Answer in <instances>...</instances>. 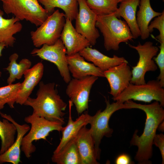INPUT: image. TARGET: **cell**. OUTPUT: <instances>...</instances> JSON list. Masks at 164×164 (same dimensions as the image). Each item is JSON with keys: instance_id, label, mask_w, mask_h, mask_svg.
<instances>
[{"instance_id": "obj_1", "label": "cell", "mask_w": 164, "mask_h": 164, "mask_svg": "<svg viewBox=\"0 0 164 164\" xmlns=\"http://www.w3.org/2000/svg\"><path fill=\"white\" fill-rule=\"evenodd\" d=\"M124 103L127 109H138L144 111L146 115L145 126L142 134H137L136 130L130 141L131 145L136 146L138 150L135 159L139 164H150V159L153 154V139L156 135L159 125L164 120V110L157 101H155L149 104H142L134 102L132 100Z\"/></svg>"}, {"instance_id": "obj_2", "label": "cell", "mask_w": 164, "mask_h": 164, "mask_svg": "<svg viewBox=\"0 0 164 164\" xmlns=\"http://www.w3.org/2000/svg\"><path fill=\"white\" fill-rule=\"evenodd\" d=\"M39 88L36 93V97H29L23 105L31 107L33 113L52 121H59L65 123L63 112L67 104L58 94L55 84L50 83L45 84L39 83Z\"/></svg>"}, {"instance_id": "obj_3", "label": "cell", "mask_w": 164, "mask_h": 164, "mask_svg": "<svg viewBox=\"0 0 164 164\" xmlns=\"http://www.w3.org/2000/svg\"><path fill=\"white\" fill-rule=\"evenodd\" d=\"M96 26L102 34L104 46L107 51H117L120 43L133 39L126 22L118 18L114 13L97 15Z\"/></svg>"}, {"instance_id": "obj_4", "label": "cell", "mask_w": 164, "mask_h": 164, "mask_svg": "<svg viewBox=\"0 0 164 164\" xmlns=\"http://www.w3.org/2000/svg\"><path fill=\"white\" fill-rule=\"evenodd\" d=\"M24 121L31 125L29 131L23 138L21 147V150L27 158H30L36 150L33 144L34 141L46 140L50 132L53 131L62 132L64 128L63 126L64 123L49 121L33 113L25 117Z\"/></svg>"}, {"instance_id": "obj_5", "label": "cell", "mask_w": 164, "mask_h": 164, "mask_svg": "<svg viewBox=\"0 0 164 164\" xmlns=\"http://www.w3.org/2000/svg\"><path fill=\"white\" fill-rule=\"evenodd\" d=\"M4 12L20 21L25 20L36 26H39L49 15L38 0H0Z\"/></svg>"}, {"instance_id": "obj_6", "label": "cell", "mask_w": 164, "mask_h": 164, "mask_svg": "<svg viewBox=\"0 0 164 164\" xmlns=\"http://www.w3.org/2000/svg\"><path fill=\"white\" fill-rule=\"evenodd\" d=\"M106 107L102 111L99 110L94 115H90L89 124V129L93 139L97 153L98 160L100 159L101 150L100 145L103 137H110L113 132L109 125V121L112 114L118 110L127 109L124 103L118 101L110 103L109 100L105 99Z\"/></svg>"}, {"instance_id": "obj_7", "label": "cell", "mask_w": 164, "mask_h": 164, "mask_svg": "<svg viewBox=\"0 0 164 164\" xmlns=\"http://www.w3.org/2000/svg\"><path fill=\"white\" fill-rule=\"evenodd\" d=\"M114 101L122 103L129 100L150 103L155 100L164 106V89L158 80H152L144 84L130 83L121 94L112 98Z\"/></svg>"}, {"instance_id": "obj_8", "label": "cell", "mask_w": 164, "mask_h": 164, "mask_svg": "<svg viewBox=\"0 0 164 164\" xmlns=\"http://www.w3.org/2000/svg\"><path fill=\"white\" fill-rule=\"evenodd\" d=\"M66 21L64 13L56 9L49 15L34 31L30 32L34 46L39 47L43 44H54L60 38Z\"/></svg>"}, {"instance_id": "obj_9", "label": "cell", "mask_w": 164, "mask_h": 164, "mask_svg": "<svg viewBox=\"0 0 164 164\" xmlns=\"http://www.w3.org/2000/svg\"><path fill=\"white\" fill-rule=\"evenodd\" d=\"M128 45L135 50L139 56L136 65L132 67L130 83L136 85L144 84L146 83L145 77L146 72L154 71L157 69L158 67L153 58L157 55L159 49L150 41L146 42L143 44L139 43L136 46L130 44Z\"/></svg>"}, {"instance_id": "obj_10", "label": "cell", "mask_w": 164, "mask_h": 164, "mask_svg": "<svg viewBox=\"0 0 164 164\" xmlns=\"http://www.w3.org/2000/svg\"><path fill=\"white\" fill-rule=\"evenodd\" d=\"M31 54L54 63L66 83H68L71 80L66 58V49L60 38L53 45L44 44L40 49H33Z\"/></svg>"}, {"instance_id": "obj_11", "label": "cell", "mask_w": 164, "mask_h": 164, "mask_svg": "<svg viewBox=\"0 0 164 164\" xmlns=\"http://www.w3.org/2000/svg\"><path fill=\"white\" fill-rule=\"evenodd\" d=\"M98 77L88 76L81 79L73 78L68 83L66 94L74 104L78 114L88 109L90 91Z\"/></svg>"}, {"instance_id": "obj_12", "label": "cell", "mask_w": 164, "mask_h": 164, "mask_svg": "<svg viewBox=\"0 0 164 164\" xmlns=\"http://www.w3.org/2000/svg\"><path fill=\"white\" fill-rule=\"evenodd\" d=\"M77 2L79 10L75 19V29L87 39L91 46H94L100 36L96 26L97 15L89 8L86 0H77Z\"/></svg>"}, {"instance_id": "obj_13", "label": "cell", "mask_w": 164, "mask_h": 164, "mask_svg": "<svg viewBox=\"0 0 164 164\" xmlns=\"http://www.w3.org/2000/svg\"><path fill=\"white\" fill-rule=\"evenodd\" d=\"M110 87L109 93L114 98L118 95L130 84L132 72L128 62H123L104 71Z\"/></svg>"}, {"instance_id": "obj_14", "label": "cell", "mask_w": 164, "mask_h": 164, "mask_svg": "<svg viewBox=\"0 0 164 164\" xmlns=\"http://www.w3.org/2000/svg\"><path fill=\"white\" fill-rule=\"evenodd\" d=\"M60 39L66 48L67 55L68 56L79 53L91 46L87 39L76 31L72 21L67 18Z\"/></svg>"}, {"instance_id": "obj_15", "label": "cell", "mask_w": 164, "mask_h": 164, "mask_svg": "<svg viewBox=\"0 0 164 164\" xmlns=\"http://www.w3.org/2000/svg\"><path fill=\"white\" fill-rule=\"evenodd\" d=\"M0 115L2 117L8 119L15 125L17 133L16 139L14 143L7 151L0 155V164L5 162L18 164L21 162L20 153L22 140L29 130L30 127L26 124H19L10 115L2 113L0 111Z\"/></svg>"}, {"instance_id": "obj_16", "label": "cell", "mask_w": 164, "mask_h": 164, "mask_svg": "<svg viewBox=\"0 0 164 164\" xmlns=\"http://www.w3.org/2000/svg\"><path fill=\"white\" fill-rule=\"evenodd\" d=\"M81 164H98L94 143L89 129L83 127L75 136Z\"/></svg>"}, {"instance_id": "obj_17", "label": "cell", "mask_w": 164, "mask_h": 164, "mask_svg": "<svg viewBox=\"0 0 164 164\" xmlns=\"http://www.w3.org/2000/svg\"><path fill=\"white\" fill-rule=\"evenodd\" d=\"M68 67L73 78L81 79L88 76L105 77L104 71L93 63L86 62L79 53L66 56Z\"/></svg>"}, {"instance_id": "obj_18", "label": "cell", "mask_w": 164, "mask_h": 164, "mask_svg": "<svg viewBox=\"0 0 164 164\" xmlns=\"http://www.w3.org/2000/svg\"><path fill=\"white\" fill-rule=\"evenodd\" d=\"M43 71V64L39 62L24 72V80L21 83L16 103L23 105L35 87L39 82L42 77Z\"/></svg>"}, {"instance_id": "obj_19", "label": "cell", "mask_w": 164, "mask_h": 164, "mask_svg": "<svg viewBox=\"0 0 164 164\" xmlns=\"http://www.w3.org/2000/svg\"><path fill=\"white\" fill-rule=\"evenodd\" d=\"M79 53L85 60L92 62L103 71L123 62H128L123 57L114 55L112 57H110L90 46L85 48Z\"/></svg>"}, {"instance_id": "obj_20", "label": "cell", "mask_w": 164, "mask_h": 164, "mask_svg": "<svg viewBox=\"0 0 164 164\" xmlns=\"http://www.w3.org/2000/svg\"><path fill=\"white\" fill-rule=\"evenodd\" d=\"M69 116L68 123L62 131V135L60 142L53 152L57 153L65 146L71 140L77 135L81 128L89 124L90 115L86 113L81 114L75 121L72 119L71 109L73 103L69 101Z\"/></svg>"}, {"instance_id": "obj_21", "label": "cell", "mask_w": 164, "mask_h": 164, "mask_svg": "<svg viewBox=\"0 0 164 164\" xmlns=\"http://www.w3.org/2000/svg\"><path fill=\"white\" fill-rule=\"evenodd\" d=\"M140 0H125L121 2L119 7L114 13L118 18L122 17L125 20L134 39L140 36L136 17L137 7Z\"/></svg>"}, {"instance_id": "obj_22", "label": "cell", "mask_w": 164, "mask_h": 164, "mask_svg": "<svg viewBox=\"0 0 164 164\" xmlns=\"http://www.w3.org/2000/svg\"><path fill=\"white\" fill-rule=\"evenodd\" d=\"M4 14L0 9V43H4L7 47H13L16 40L13 35L21 31L22 26L17 18L14 16L6 19Z\"/></svg>"}, {"instance_id": "obj_23", "label": "cell", "mask_w": 164, "mask_h": 164, "mask_svg": "<svg viewBox=\"0 0 164 164\" xmlns=\"http://www.w3.org/2000/svg\"><path fill=\"white\" fill-rule=\"evenodd\" d=\"M139 9L137 13L136 21L140 32V36L143 40L148 38L150 33L148 26L152 20L160 15L162 12L155 11L152 9L150 0H140Z\"/></svg>"}, {"instance_id": "obj_24", "label": "cell", "mask_w": 164, "mask_h": 164, "mask_svg": "<svg viewBox=\"0 0 164 164\" xmlns=\"http://www.w3.org/2000/svg\"><path fill=\"white\" fill-rule=\"evenodd\" d=\"M52 161L57 164H81L75 137L70 141L59 152L53 153Z\"/></svg>"}, {"instance_id": "obj_25", "label": "cell", "mask_w": 164, "mask_h": 164, "mask_svg": "<svg viewBox=\"0 0 164 164\" xmlns=\"http://www.w3.org/2000/svg\"><path fill=\"white\" fill-rule=\"evenodd\" d=\"M46 10L49 15L51 14L55 8H58L65 12V18L72 21L75 19L78 14L77 0H38Z\"/></svg>"}, {"instance_id": "obj_26", "label": "cell", "mask_w": 164, "mask_h": 164, "mask_svg": "<svg viewBox=\"0 0 164 164\" xmlns=\"http://www.w3.org/2000/svg\"><path fill=\"white\" fill-rule=\"evenodd\" d=\"M19 57L18 54L15 53L9 57L10 63L5 69L8 71L9 75L7 79L8 84H12L16 79H19L22 77L24 72L30 68L32 63L26 58L21 60L19 63L17 62Z\"/></svg>"}, {"instance_id": "obj_27", "label": "cell", "mask_w": 164, "mask_h": 164, "mask_svg": "<svg viewBox=\"0 0 164 164\" xmlns=\"http://www.w3.org/2000/svg\"><path fill=\"white\" fill-rule=\"evenodd\" d=\"M16 132V128L13 123L5 118L2 121L0 120V155L7 151L14 143Z\"/></svg>"}, {"instance_id": "obj_28", "label": "cell", "mask_w": 164, "mask_h": 164, "mask_svg": "<svg viewBox=\"0 0 164 164\" xmlns=\"http://www.w3.org/2000/svg\"><path fill=\"white\" fill-rule=\"evenodd\" d=\"M89 8L97 15L114 13L118 7L117 0H86Z\"/></svg>"}, {"instance_id": "obj_29", "label": "cell", "mask_w": 164, "mask_h": 164, "mask_svg": "<svg viewBox=\"0 0 164 164\" xmlns=\"http://www.w3.org/2000/svg\"><path fill=\"white\" fill-rule=\"evenodd\" d=\"M20 85L19 82L0 87V111L6 104L11 108H14Z\"/></svg>"}, {"instance_id": "obj_30", "label": "cell", "mask_w": 164, "mask_h": 164, "mask_svg": "<svg viewBox=\"0 0 164 164\" xmlns=\"http://www.w3.org/2000/svg\"><path fill=\"white\" fill-rule=\"evenodd\" d=\"M154 28L158 29L159 32V35L156 38L160 43L164 42V11L161 14L155 18L148 26V30L150 33L152 32Z\"/></svg>"}, {"instance_id": "obj_31", "label": "cell", "mask_w": 164, "mask_h": 164, "mask_svg": "<svg viewBox=\"0 0 164 164\" xmlns=\"http://www.w3.org/2000/svg\"><path fill=\"white\" fill-rule=\"evenodd\" d=\"M159 46V52L156 57H154L153 60L159 67L160 73L157 77V80L159 81L161 86L164 87V42L160 43Z\"/></svg>"}, {"instance_id": "obj_32", "label": "cell", "mask_w": 164, "mask_h": 164, "mask_svg": "<svg viewBox=\"0 0 164 164\" xmlns=\"http://www.w3.org/2000/svg\"><path fill=\"white\" fill-rule=\"evenodd\" d=\"M153 144L159 148L162 158V164L164 163V135L162 133L156 134L153 141Z\"/></svg>"}, {"instance_id": "obj_33", "label": "cell", "mask_w": 164, "mask_h": 164, "mask_svg": "<svg viewBox=\"0 0 164 164\" xmlns=\"http://www.w3.org/2000/svg\"><path fill=\"white\" fill-rule=\"evenodd\" d=\"M115 163L116 164H132L133 163V162L128 155L123 153L117 157Z\"/></svg>"}, {"instance_id": "obj_34", "label": "cell", "mask_w": 164, "mask_h": 164, "mask_svg": "<svg viewBox=\"0 0 164 164\" xmlns=\"http://www.w3.org/2000/svg\"><path fill=\"white\" fill-rule=\"evenodd\" d=\"M5 47H6V46L4 43H0V57L2 56V51ZM1 75L2 72L0 71V77L1 76Z\"/></svg>"}, {"instance_id": "obj_35", "label": "cell", "mask_w": 164, "mask_h": 164, "mask_svg": "<svg viewBox=\"0 0 164 164\" xmlns=\"http://www.w3.org/2000/svg\"><path fill=\"white\" fill-rule=\"evenodd\" d=\"M164 121L162 122L159 125L157 129H158L159 131L162 132L164 131Z\"/></svg>"}, {"instance_id": "obj_36", "label": "cell", "mask_w": 164, "mask_h": 164, "mask_svg": "<svg viewBox=\"0 0 164 164\" xmlns=\"http://www.w3.org/2000/svg\"><path fill=\"white\" fill-rule=\"evenodd\" d=\"M117 0V2L118 3L119 2H121L124 1V0Z\"/></svg>"}]
</instances>
